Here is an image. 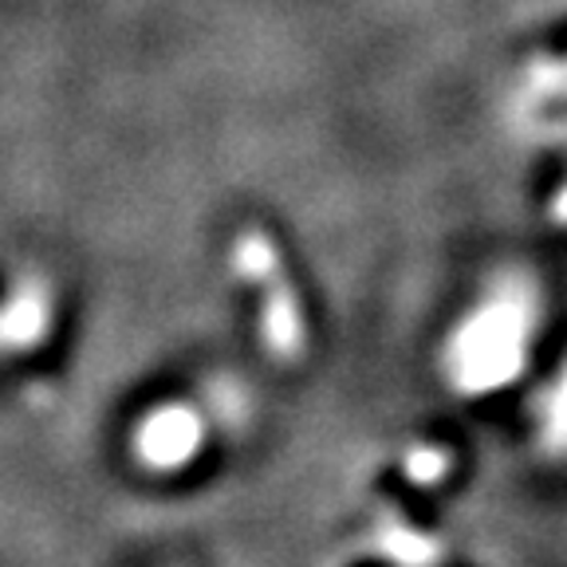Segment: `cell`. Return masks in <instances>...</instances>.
Segmentation results:
<instances>
[{"label": "cell", "mask_w": 567, "mask_h": 567, "mask_svg": "<svg viewBox=\"0 0 567 567\" xmlns=\"http://www.w3.org/2000/svg\"><path fill=\"white\" fill-rule=\"evenodd\" d=\"M52 296L44 284H17L0 300V359L35 351L52 331Z\"/></svg>", "instance_id": "obj_3"}, {"label": "cell", "mask_w": 567, "mask_h": 567, "mask_svg": "<svg viewBox=\"0 0 567 567\" xmlns=\"http://www.w3.org/2000/svg\"><path fill=\"white\" fill-rule=\"evenodd\" d=\"M205 445V425L202 414L186 402H166L154 406L151 414L134 425V457L146 470L174 473L202 453Z\"/></svg>", "instance_id": "obj_2"}, {"label": "cell", "mask_w": 567, "mask_h": 567, "mask_svg": "<svg viewBox=\"0 0 567 567\" xmlns=\"http://www.w3.org/2000/svg\"><path fill=\"white\" fill-rule=\"evenodd\" d=\"M532 336H536L532 296L516 284L496 288L461 319V328L450 336V351H445L450 382H457L470 394L505 386L528 359Z\"/></svg>", "instance_id": "obj_1"}]
</instances>
